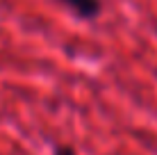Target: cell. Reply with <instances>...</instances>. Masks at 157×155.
Wrapping results in <instances>:
<instances>
[{
    "label": "cell",
    "instance_id": "obj_1",
    "mask_svg": "<svg viewBox=\"0 0 157 155\" xmlns=\"http://www.w3.org/2000/svg\"><path fill=\"white\" fill-rule=\"evenodd\" d=\"M57 2L82 21H94L102 14V0H57Z\"/></svg>",
    "mask_w": 157,
    "mask_h": 155
},
{
    "label": "cell",
    "instance_id": "obj_2",
    "mask_svg": "<svg viewBox=\"0 0 157 155\" xmlns=\"http://www.w3.org/2000/svg\"><path fill=\"white\" fill-rule=\"evenodd\" d=\"M52 155H78V151H75V146H71V144H57Z\"/></svg>",
    "mask_w": 157,
    "mask_h": 155
}]
</instances>
